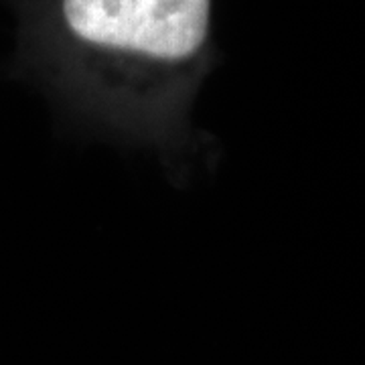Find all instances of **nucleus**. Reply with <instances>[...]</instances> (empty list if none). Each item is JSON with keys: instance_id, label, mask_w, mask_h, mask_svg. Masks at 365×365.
Masks as SVG:
<instances>
[{"instance_id": "obj_1", "label": "nucleus", "mask_w": 365, "mask_h": 365, "mask_svg": "<svg viewBox=\"0 0 365 365\" xmlns=\"http://www.w3.org/2000/svg\"><path fill=\"white\" fill-rule=\"evenodd\" d=\"M14 69L78 130L150 150L173 181L211 163L193 108L220 61L217 0H9Z\"/></svg>"}]
</instances>
